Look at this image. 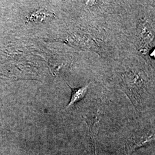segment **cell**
I'll use <instances>...</instances> for the list:
<instances>
[{"mask_svg": "<svg viewBox=\"0 0 155 155\" xmlns=\"http://www.w3.org/2000/svg\"><path fill=\"white\" fill-rule=\"evenodd\" d=\"M90 83L87 84L85 86H83L82 87L78 88V89H72V95L71 100L68 104L66 106V109L70 107L71 106L75 105L76 103L78 102L79 101H81L84 98L88 91V89L90 87Z\"/></svg>", "mask_w": 155, "mask_h": 155, "instance_id": "cell-1", "label": "cell"}]
</instances>
